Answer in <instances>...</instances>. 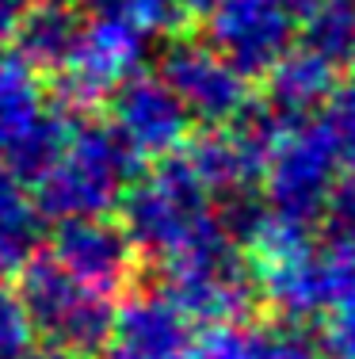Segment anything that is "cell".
<instances>
[{"mask_svg": "<svg viewBox=\"0 0 355 359\" xmlns=\"http://www.w3.org/2000/svg\"><path fill=\"white\" fill-rule=\"evenodd\" d=\"M46 107V84L15 50H0V153L8 149Z\"/></svg>", "mask_w": 355, "mask_h": 359, "instance_id": "17", "label": "cell"}, {"mask_svg": "<svg viewBox=\"0 0 355 359\" xmlns=\"http://www.w3.org/2000/svg\"><path fill=\"white\" fill-rule=\"evenodd\" d=\"M15 294L31 318L35 337L96 355L111 340L115 298L73 279L50 252H31L15 271Z\"/></svg>", "mask_w": 355, "mask_h": 359, "instance_id": "4", "label": "cell"}, {"mask_svg": "<svg viewBox=\"0 0 355 359\" xmlns=\"http://www.w3.org/2000/svg\"><path fill=\"white\" fill-rule=\"evenodd\" d=\"M23 359H92V355L73 352V348H65V344H46V340H42V344H35Z\"/></svg>", "mask_w": 355, "mask_h": 359, "instance_id": "27", "label": "cell"}, {"mask_svg": "<svg viewBox=\"0 0 355 359\" xmlns=\"http://www.w3.org/2000/svg\"><path fill=\"white\" fill-rule=\"evenodd\" d=\"M104 104L111 130L130 145L141 165L180 153L191 138V126H195L183 104L172 96V88L157 76V69H146V65L123 76L107 92Z\"/></svg>", "mask_w": 355, "mask_h": 359, "instance_id": "10", "label": "cell"}, {"mask_svg": "<svg viewBox=\"0 0 355 359\" xmlns=\"http://www.w3.org/2000/svg\"><path fill=\"white\" fill-rule=\"evenodd\" d=\"M256 81H260V104L272 111L275 118H283V123H306V118H314L325 107V100L340 84V73L294 42Z\"/></svg>", "mask_w": 355, "mask_h": 359, "instance_id": "13", "label": "cell"}, {"mask_svg": "<svg viewBox=\"0 0 355 359\" xmlns=\"http://www.w3.org/2000/svg\"><path fill=\"white\" fill-rule=\"evenodd\" d=\"M157 76L172 88L191 123L225 126L241 115L252 100V81L237 65H230L207 39L195 35H168L157 62Z\"/></svg>", "mask_w": 355, "mask_h": 359, "instance_id": "8", "label": "cell"}, {"mask_svg": "<svg viewBox=\"0 0 355 359\" xmlns=\"http://www.w3.org/2000/svg\"><path fill=\"white\" fill-rule=\"evenodd\" d=\"M256 268L260 302L286 325H306L325 318L340 302L355 298V249L348 245H302L279 260Z\"/></svg>", "mask_w": 355, "mask_h": 359, "instance_id": "6", "label": "cell"}, {"mask_svg": "<svg viewBox=\"0 0 355 359\" xmlns=\"http://www.w3.org/2000/svg\"><path fill=\"white\" fill-rule=\"evenodd\" d=\"M294 42L336 73L355 69V0H298Z\"/></svg>", "mask_w": 355, "mask_h": 359, "instance_id": "15", "label": "cell"}, {"mask_svg": "<svg viewBox=\"0 0 355 359\" xmlns=\"http://www.w3.org/2000/svg\"><path fill=\"white\" fill-rule=\"evenodd\" d=\"M35 348V329L20 294L8 279H0V359H23Z\"/></svg>", "mask_w": 355, "mask_h": 359, "instance_id": "23", "label": "cell"}, {"mask_svg": "<svg viewBox=\"0 0 355 359\" xmlns=\"http://www.w3.org/2000/svg\"><path fill=\"white\" fill-rule=\"evenodd\" d=\"M195 325L180 313V306L160 287H138L126 290L123 302H115V325L111 340L141 359H172L191 340Z\"/></svg>", "mask_w": 355, "mask_h": 359, "instance_id": "12", "label": "cell"}, {"mask_svg": "<svg viewBox=\"0 0 355 359\" xmlns=\"http://www.w3.org/2000/svg\"><path fill=\"white\" fill-rule=\"evenodd\" d=\"M317 348L325 359H355V298L340 302L321 318Z\"/></svg>", "mask_w": 355, "mask_h": 359, "instance_id": "25", "label": "cell"}, {"mask_svg": "<svg viewBox=\"0 0 355 359\" xmlns=\"http://www.w3.org/2000/svg\"><path fill=\"white\" fill-rule=\"evenodd\" d=\"M69 130H73V118L46 104L35 123H31L20 138L0 153V157H4V168L31 187L57 157H62L65 142H69Z\"/></svg>", "mask_w": 355, "mask_h": 359, "instance_id": "18", "label": "cell"}, {"mask_svg": "<svg viewBox=\"0 0 355 359\" xmlns=\"http://www.w3.org/2000/svg\"><path fill=\"white\" fill-rule=\"evenodd\" d=\"M317 123L328 134V142H333L340 168H355V76L333 88V96L325 100Z\"/></svg>", "mask_w": 355, "mask_h": 359, "instance_id": "21", "label": "cell"}, {"mask_svg": "<svg viewBox=\"0 0 355 359\" xmlns=\"http://www.w3.org/2000/svg\"><path fill=\"white\" fill-rule=\"evenodd\" d=\"M46 218L39 215L35 195L20 176L0 165V279L15 276L31 252H39Z\"/></svg>", "mask_w": 355, "mask_h": 359, "instance_id": "16", "label": "cell"}, {"mask_svg": "<svg viewBox=\"0 0 355 359\" xmlns=\"http://www.w3.org/2000/svg\"><path fill=\"white\" fill-rule=\"evenodd\" d=\"M298 35V0H214L202 12V39L249 81H256Z\"/></svg>", "mask_w": 355, "mask_h": 359, "instance_id": "9", "label": "cell"}, {"mask_svg": "<svg viewBox=\"0 0 355 359\" xmlns=\"http://www.w3.org/2000/svg\"><path fill=\"white\" fill-rule=\"evenodd\" d=\"M23 8H27V0H0V46H4V42H12L15 23H20Z\"/></svg>", "mask_w": 355, "mask_h": 359, "instance_id": "26", "label": "cell"}, {"mask_svg": "<svg viewBox=\"0 0 355 359\" xmlns=\"http://www.w3.org/2000/svg\"><path fill=\"white\" fill-rule=\"evenodd\" d=\"M107 12L123 15L130 27H138L146 39L153 35H180L183 27H188V8L180 4V0H111L107 4Z\"/></svg>", "mask_w": 355, "mask_h": 359, "instance_id": "20", "label": "cell"}, {"mask_svg": "<svg viewBox=\"0 0 355 359\" xmlns=\"http://www.w3.org/2000/svg\"><path fill=\"white\" fill-rule=\"evenodd\" d=\"M141 172L134 149L99 115L73 118L62 157L31 184L35 207L46 222L111 215L123 187Z\"/></svg>", "mask_w": 355, "mask_h": 359, "instance_id": "1", "label": "cell"}, {"mask_svg": "<svg viewBox=\"0 0 355 359\" xmlns=\"http://www.w3.org/2000/svg\"><path fill=\"white\" fill-rule=\"evenodd\" d=\"M54 226L57 229L50 237V256L84 287L118 302V294H126L138 283L141 252L134 249V241L126 237L118 218L92 215V218H65L54 222Z\"/></svg>", "mask_w": 355, "mask_h": 359, "instance_id": "11", "label": "cell"}, {"mask_svg": "<svg viewBox=\"0 0 355 359\" xmlns=\"http://www.w3.org/2000/svg\"><path fill=\"white\" fill-rule=\"evenodd\" d=\"M73 4H77L81 12H104V8L111 4V0H73Z\"/></svg>", "mask_w": 355, "mask_h": 359, "instance_id": "29", "label": "cell"}, {"mask_svg": "<svg viewBox=\"0 0 355 359\" xmlns=\"http://www.w3.org/2000/svg\"><path fill=\"white\" fill-rule=\"evenodd\" d=\"M172 359H260V329L252 325H210L191 332V340Z\"/></svg>", "mask_w": 355, "mask_h": 359, "instance_id": "19", "label": "cell"}, {"mask_svg": "<svg viewBox=\"0 0 355 359\" xmlns=\"http://www.w3.org/2000/svg\"><path fill=\"white\" fill-rule=\"evenodd\" d=\"M317 222L325 229V241L355 249V168H340Z\"/></svg>", "mask_w": 355, "mask_h": 359, "instance_id": "22", "label": "cell"}, {"mask_svg": "<svg viewBox=\"0 0 355 359\" xmlns=\"http://www.w3.org/2000/svg\"><path fill=\"white\" fill-rule=\"evenodd\" d=\"M160 290L180 306L195 329L210 325H241L256 313L260 287L249 252L233 241L218 222L214 229L191 241L183 252L160 264Z\"/></svg>", "mask_w": 355, "mask_h": 359, "instance_id": "3", "label": "cell"}, {"mask_svg": "<svg viewBox=\"0 0 355 359\" xmlns=\"http://www.w3.org/2000/svg\"><path fill=\"white\" fill-rule=\"evenodd\" d=\"M260 359H325L317 340L306 332V325L279 321L272 329H260Z\"/></svg>", "mask_w": 355, "mask_h": 359, "instance_id": "24", "label": "cell"}, {"mask_svg": "<svg viewBox=\"0 0 355 359\" xmlns=\"http://www.w3.org/2000/svg\"><path fill=\"white\" fill-rule=\"evenodd\" d=\"M84 12L73 0H27L20 23H15V54L31 65V69L54 73L57 65L69 62L73 46L81 39Z\"/></svg>", "mask_w": 355, "mask_h": 359, "instance_id": "14", "label": "cell"}, {"mask_svg": "<svg viewBox=\"0 0 355 359\" xmlns=\"http://www.w3.org/2000/svg\"><path fill=\"white\" fill-rule=\"evenodd\" d=\"M115 207L134 249L160 264L218 226L210 191L199 184V176L191 172L183 153L153 161L149 172L141 168L123 187Z\"/></svg>", "mask_w": 355, "mask_h": 359, "instance_id": "2", "label": "cell"}, {"mask_svg": "<svg viewBox=\"0 0 355 359\" xmlns=\"http://www.w3.org/2000/svg\"><path fill=\"white\" fill-rule=\"evenodd\" d=\"M146 35L115 12H92L84 15L81 39L73 46L69 62L57 65L50 73L46 100L54 111L69 118L96 115L104 107L107 92L115 88L123 76L146 65Z\"/></svg>", "mask_w": 355, "mask_h": 359, "instance_id": "5", "label": "cell"}, {"mask_svg": "<svg viewBox=\"0 0 355 359\" xmlns=\"http://www.w3.org/2000/svg\"><path fill=\"white\" fill-rule=\"evenodd\" d=\"M336 176H340V157L333 142L317 118H306V123L283 126L272 142L264 176H260V195L275 215L302 222V226H317Z\"/></svg>", "mask_w": 355, "mask_h": 359, "instance_id": "7", "label": "cell"}, {"mask_svg": "<svg viewBox=\"0 0 355 359\" xmlns=\"http://www.w3.org/2000/svg\"><path fill=\"white\" fill-rule=\"evenodd\" d=\"M96 359H141V355L130 352V348H123V344H115V340H107V344L96 352Z\"/></svg>", "mask_w": 355, "mask_h": 359, "instance_id": "28", "label": "cell"}]
</instances>
